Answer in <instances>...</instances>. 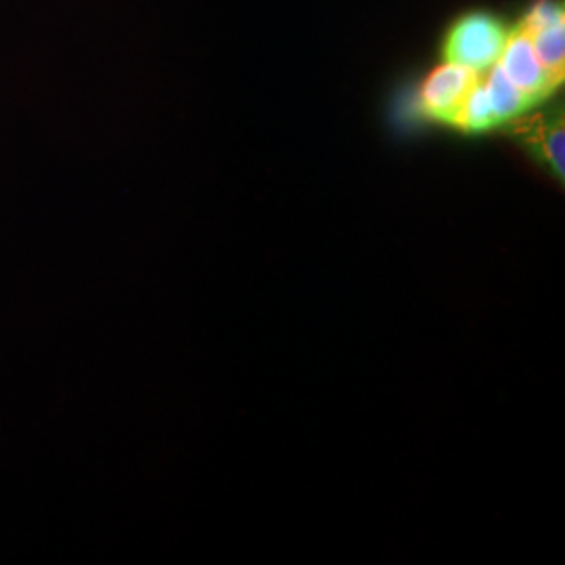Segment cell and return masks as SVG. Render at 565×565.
Segmentation results:
<instances>
[{
	"mask_svg": "<svg viewBox=\"0 0 565 565\" xmlns=\"http://www.w3.org/2000/svg\"><path fill=\"white\" fill-rule=\"evenodd\" d=\"M518 25L527 34L530 44L551 81L562 86L565 78L564 2L539 0L527 9L524 20Z\"/></svg>",
	"mask_w": 565,
	"mask_h": 565,
	"instance_id": "2",
	"label": "cell"
},
{
	"mask_svg": "<svg viewBox=\"0 0 565 565\" xmlns=\"http://www.w3.org/2000/svg\"><path fill=\"white\" fill-rule=\"evenodd\" d=\"M509 32L505 21L490 13H469L446 34L443 55L450 63L486 72L501 57Z\"/></svg>",
	"mask_w": 565,
	"mask_h": 565,
	"instance_id": "1",
	"label": "cell"
},
{
	"mask_svg": "<svg viewBox=\"0 0 565 565\" xmlns=\"http://www.w3.org/2000/svg\"><path fill=\"white\" fill-rule=\"evenodd\" d=\"M482 82H484L486 93L490 97L499 126L522 118L527 109L534 107V103L511 84V81L503 74V70L499 67V63H494L492 67L482 72Z\"/></svg>",
	"mask_w": 565,
	"mask_h": 565,
	"instance_id": "6",
	"label": "cell"
},
{
	"mask_svg": "<svg viewBox=\"0 0 565 565\" xmlns=\"http://www.w3.org/2000/svg\"><path fill=\"white\" fill-rule=\"evenodd\" d=\"M497 63L511 84L518 90H522L534 105L545 102L559 88L546 74L545 67L541 65V61L530 44L527 34L520 25L511 28L505 49Z\"/></svg>",
	"mask_w": 565,
	"mask_h": 565,
	"instance_id": "3",
	"label": "cell"
},
{
	"mask_svg": "<svg viewBox=\"0 0 565 565\" xmlns=\"http://www.w3.org/2000/svg\"><path fill=\"white\" fill-rule=\"evenodd\" d=\"M520 121L518 132L522 135L527 149L545 163L546 168L564 181L565 177V124L562 114L541 116L534 120Z\"/></svg>",
	"mask_w": 565,
	"mask_h": 565,
	"instance_id": "5",
	"label": "cell"
},
{
	"mask_svg": "<svg viewBox=\"0 0 565 565\" xmlns=\"http://www.w3.org/2000/svg\"><path fill=\"white\" fill-rule=\"evenodd\" d=\"M448 124L457 126L463 132H486V130L499 126L492 103L486 93L482 76L469 88V93L465 95L463 102L457 107V111L452 114Z\"/></svg>",
	"mask_w": 565,
	"mask_h": 565,
	"instance_id": "7",
	"label": "cell"
},
{
	"mask_svg": "<svg viewBox=\"0 0 565 565\" xmlns=\"http://www.w3.org/2000/svg\"><path fill=\"white\" fill-rule=\"evenodd\" d=\"M482 72H473L463 65L445 61L434 67L419 88V109L425 118L448 124L461 105L469 88L480 81Z\"/></svg>",
	"mask_w": 565,
	"mask_h": 565,
	"instance_id": "4",
	"label": "cell"
}]
</instances>
